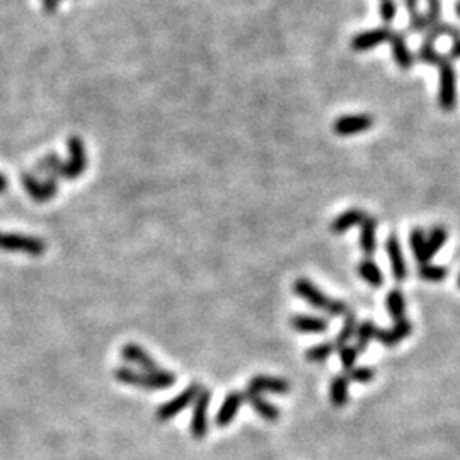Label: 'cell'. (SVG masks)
Masks as SVG:
<instances>
[{"mask_svg": "<svg viewBox=\"0 0 460 460\" xmlns=\"http://www.w3.org/2000/svg\"><path fill=\"white\" fill-rule=\"evenodd\" d=\"M114 378L121 384L144 390H164L176 384V375L162 369L154 370V372H137L128 366H119L114 370Z\"/></svg>", "mask_w": 460, "mask_h": 460, "instance_id": "6da1fadb", "label": "cell"}, {"mask_svg": "<svg viewBox=\"0 0 460 460\" xmlns=\"http://www.w3.org/2000/svg\"><path fill=\"white\" fill-rule=\"evenodd\" d=\"M293 292L297 293V297L304 299L305 302L311 304L317 311H324L331 317L346 316L348 312H350L348 304L326 297L312 281H309L307 278H299V280L293 283Z\"/></svg>", "mask_w": 460, "mask_h": 460, "instance_id": "7a4b0ae2", "label": "cell"}, {"mask_svg": "<svg viewBox=\"0 0 460 460\" xmlns=\"http://www.w3.org/2000/svg\"><path fill=\"white\" fill-rule=\"evenodd\" d=\"M438 104L443 111H454L457 106V72L447 58L438 65Z\"/></svg>", "mask_w": 460, "mask_h": 460, "instance_id": "3957f363", "label": "cell"}, {"mask_svg": "<svg viewBox=\"0 0 460 460\" xmlns=\"http://www.w3.org/2000/svg\"><path fill=\"white\" fill-rule=\"evenodd\" d=\"M68 147V162H64L60 168V172H58V179L64 177V179H77L84 174V171L87 169V150L84 147V142L80 137H73L68 138L67 142Z\"/></svg>", "mask_w": 460, "mask_h": 460, "instance_id": "277c9868", "label": "cell"}, {"mask_svg": "<svg viewBox=\"0 0 460 460\" xmlns=\"http://www.w3.org/2000/svg\"><path fill=\"white\" fill-rule=\"evenodd\" d=\"M46 249L48 246L40 237L0 232V251H13V253H24L28 256L40 258L46 253Z\"/></svg>", "mask_w": 460, "mask_h": 460, "instance_id": "5b68a950", "label": "cell"}, {"mask_svg": "<svg viewBox=\"0 0 460 460\" xmlns=\"http://www.w3.org/2000/svg\"><path fill=\"white\" fill-rule=\"evenodd\" d=\"M202 385L200 384H191L189 387H186L181 394H177L176 397H172L171 401L164 403L162 406H158L156 416L158 421H169L172 417H176L179 415L181 411L188 408L189 404L195 403V399L198 397V394L202 392Z\"/></svg>", "mask_w": 460, "mask_h": 460, "instance_id": "8992f818", "label": "cell"}, {"mask_svg": "<svg viewBox=\"0 0 460 460\" xmlns=\"http://www.w3.org/2000/svg\"><path fill=\"white\" fill-rule=\"evenodd\" d=\"M212 403V392L208 389H202L198 397L193 403V416L189 430L195 440H202L208 433V408Z\"/></svg>", "mask_w": 460, "mask_h": 460, "instance_id": "52a82bcc", "label": "cell"}, {"mask_svg": "<svg viewBox=\"0 0 460 460\" xmlns=\"http://www.w3.org/2000/svg\"><path fill=\"white\" fill-rule=\"evenodd\" d=\"M22 186H24L34 202L45 203L50 202L58 193V179H55V177H45L43 181H40L36 176L28 172L22 176Z\"/></svg>", "mask_w": 460, "mask_h": 460, "instance_id": "ba28073f", "label": "cell"}, {"mask_svg": "<svg viewBox=\"0 0 460 460\" xmlns=\"http://www.w3.org/2000/svg\"><path fill=\"white\" fill-rule=\"evenodd\" d=\"M392 33L394 31L390 29L389 26H380V28L362 31V33L355 34V36L351 38L350 46L353 52H370V50L377 48V46L389 41Z\"/></svg>", "mask_w": 460, "mask_h": 460, "instance_id": "9c48e42d", "label": "cell"}, {"mask_svg": "<svg viewBox=\"0 0 460 460\" xmlns=\"http://www.w3.org/2000/svg\"><path fill=\"white\" fill-rule=\"evenodd\" d=\"M375 119L370 114H346L339 116L332 125L336 135L339 137H351V135L365 133L373 126Z\"/></svg>", "mask_w": 460, "mask_h": 460, "instance_id": "30bf717a", "label": "cell"}, {"mask_svg": "<svg viewBox=\"0 0 460 460\" xmlns=\"http://www.w3.org/2000/svg\"><path fill=\"white\" fill-rule=\"evenodd\" d=\"M411 332L413 324L409 322L408 319H401L397 320V322H394V326L390 327V329H378L377 334H375V339L385 348H394L396 345H399L401 341H404Z\"/></svg>", "mask_w": 460, "mask_h": 460, "instance_id": "8fae6325", "label": "cell"}, {"mask_svg": "<svg viewBox=\"0 0 460 460\" xmlns=\"http://www.w3.org/2000/svg\"><path fill=\"white\" fill-rule=\"evenodd\" d=\"M385 251H387L390 265H392V274L397 281H404L408 278V266H406V259L403 254V247H401L397 235L390 234L385 241Z\"/></svg>", "mask_w": 460, "mask_h": 460, "instance_id": "7c38bea8", "label": "cell"}, {"mask_svg": "<svg viewBox=\"0 0 460 460\" xmlns=\"http://www.w3.org/2000/svg\"><path fill=\"white\" fill-rule=\"evenodd\" d=\"M244 403H246L244 394H242V392H230L229 396L223 399V403H222V406H220L218 413H216V416H215L216 426H220V428L229 426L232 421L235 420L239 409H241V406Z\"/></svg>", "mask_w": 460, "mask_h": 460, "instance_id": "4fadbf2b", "label": "cell"}, {"mask_svg": "<svg viewBox=\"0 0 460 460\" xmlns=\"http://www.w3.org/2000/svg\"><path fill=\"white\" fill-rule=\"evenodd\" d=\"M121 358L125 359L126 363L140 366V369L145 370V372H154V370H158L156 359L150 357L144 348L135 345V343H126V345H123Z\"/></svg>", "mask_w": 460, "mask_h": 460, "instance_id": "5bb4252c", "label": "cell"}, {"mask_svg": "<svg viewBox=\"0 0 460 460\" xmlns=\"http://www.w3.org/2000/svg\"><path fill=\"white\" fill-rule=\"evenodd\" d=\"M390 48H392V58L396 61V65L403 71H409L415 65V57H413L411 50H409L408 41H406L403 33H396L394 31L392 36L389 40Z\"/></svg>", "mask_w": 460, "mask_h": 460, "instance_id": "9a60e30c", "label": "cell"}, {"mask_svg": "<svg viewBox=\"0 0 460 460\" xmlns=\"http://www.w3.org/2000/svg\"><path fill=\"white\" fill-rule=\"evenodd\" d=\"M242 394H244V401L251 404V408H253L262 420L269 421V423H274V421L280 420V409L272 403H268V401L262 397V394L254 392V390H251L249 387Z\"/></svg>", "mask_w": 460, "mask_h": 460, "instance_id": "2e32d148", "label": "cell"}, {"mask_svg": "<svg viewBox=\"0 0 460 460\" xmlns=\"http://www.w3.org/2000/svg\"><path fill=\"white\" fill-rule=\"evenodd\" d=\"M251 390L259 394H288L290 392V384L283 378L278 377H268V375H256V377L251 378L249 385Z\"/></svg>", "mask_w": 460, "mask_h": 460, "instance_id": "e0dca14e", "label": "cell"}, {"mask_svg": "<svg viewBox=\"0 0 460 460\" xmlns=\"http://www.w3.org/2000/svg\"><path fill=\"white\" fill-rule=\"evenodd\" d=\"M377 218L375 216H365L359 223V247H362L365 256H373L377 249Z\"/></svg>", "mask_w": 460, "mask_h": 460, "instance_id": "ac0fdd59", "label": "cell"}, {"mask_svg": "<svg viewBox=\"0 0 460 460\" xmlns=\"http://www.w3.org/2000/svg\"><path fill=\"white\" fill-rule=\"evenodd\" d=\"M365 216H366V214L362 210V208H351V210L343 212L341 215L336 216L334 222L331 223L329 230L332 232V234L341 235L350 229H353V227H358L359 223L365 220Z\"/></svg>", "mask_w": 460, "mask_h": 460, "instance_id": "d6986e66", "label": "cell"}, {"mask_svg": "<svg viewBox=\"0 0 460 460\" xmlns=\"http://www.w3.org/2000/svg\"><path fill=\"white\" fill-rule=\"evenodd\" d=\"M290 324L295 331L299 332H309V334H320V332L327 331V320L324 317H316V316H293L290 319Z\"/></svg>", "mask_w": 460, "mask_h": 460, "instance_id": "ffe728a7", "label": "cell"}, {"mask_svg": "<svg viewBox=\"0 0 460 460\" xmlns=\"http://www.w3.org/2000/svg\"><path fill=\"white\" fill-rule=\"evenodd\" d=\"M331 404L334 408H345L350 399V380L346 375H336L329 385Z\"/></svg>", "mask_w": 460, "mask_h": 460, "instance_id": "44dd1931", "label": "cell"}, {"mask_svg": "<svg viewBox=\"0 0 460 460\" xmlns=\"http://www.w3.org/2000/svg\"><path fill=\"white\" fill-rule=\"evenodd\" d=\"M357 269H358L359 276L363 278V281L369 283L370 287H373V288L382 287V283H384V274H382L377 262L372 261V259L365 258L363 261H359Z\"/></svg>", "mask_w": 460, "mask_h": 460, "instance_id": "7402d4cb", "label": "cell"}, {"mask_svg": "<svg viewBox=\"0 0 460 460\" xmlns=\"http://www.w3.org/2000/svg\"><path fill=\"white\" fill-rule=\"evenodd\" d=\"M409 246H411L416 261L420 262V265H426V262H430L431 254L430 251H428V241L423 230L415 229L411 232V235H409Z\"/></svg>", "mask_w": 460, "mask_h": 460, "instance_id": "603a6c76", "label": "cell"}, {"mask_svg": "<svg viewBox=\"0 0 460 460\" xmlns=\"http://www.w3.org/2000/svg\"><path fill=\"white\" fill-rule=\"evenodd\" d=\"M385 305H387V311L390 317L394 320H401L406 319V299L403 290L399 288H392L385 297Z\"/></svg>", "mask_w": 460, "mask_h": 460, "instance_id": "cb8c5ba5", "label": "cell"}, {"mask_svg": "<svg viewBox=\"0 0 460 460\" xmlns=\"http://www.w3.org/2000/svg\"><path fill=\"white\" fill-rule=\"evenodd\" d=\"M377 331V326H375L372 320H363V322L358 324L357 332H355V348H357L358 353H363L366 350L370 341L375 339Z\"/></svg>", "mask_w": 460, "mask_h": 460, "instance_id": "d4e9b609", "label": "cell"}, {"mask_svg": "<svg viewBox=\"0 0 460 460\" xmlns=\"http://www.w3.org/2000/svg\"><path fill=\"white\" fill-rule=\"evenodd\" d=\"M417 58H420L421 64L435 65V67H438V65H442L448 57L442 55V53L436 52V50H435V41L430 40V38L424 36L423 43H421L420 50H417Z\"/></svg>", "mask_w": 460, "mask_h": 460, "instance_id": "484cf974", "label": "cell"}, {"mask_svg": "<svg viewBox=\"0 0 460 460\" xmlns=\"http://www.w3.org/2000/svg\"><path fill=\"white\" fill-rule=\"evenodd\" d=\"M404 6L409 14V29L416 33H426V17H424V13L420 10V0H404Z\"/></svg>", "mask_w": 460, "mask_h": 460, "instance_id": "4316f807", "label": "cell"}, {"mask_svg": "<svg viewBox=\"0 0 460 460\" xmlns=\"http://www.w3.org/2000/svg\"><path fill=\"white\" fill-rule=\"evenodd\" d=\"M343 317H345V320H343L341 329H339L338 336H336V339H334L336 348H341V346L348 345V343L351 341V338H355V332H357L358 322H357V317H355L353 312L350 311L346 316H343Z\"/></svg>", "mask_w": 460, "mask_h": 460, "instance_id": "83f0119b", "label": "cell"}, {"mask_svg": "<svg viewBox=\"0 0 460 460\" xmlns=\"http://www.w3.org/2000/svg\"><path fill=\"white\" fill-rule=\"evenodd\" d=\"M336 350H338V348H336L334 341L320 343V345L309 348V350L305 351V358H307V362L311 363H322L326 362Z\"/></svg>", "mask_w": 460, "mask_h": 460, "instance_id": "f1b7e54d", "label": "cell"}, {"mask_svg": "<svg viewBox=\"0 0 460 460\" xmlns=\"http://www.w3.org/2000/svg\"><path fill=\"white\" fill-rule=\"evenodd\" d=\"M417 274H420L421 280L430 281V283H442V281L447 278L448 272L447 268H443V266H436L431 265V262H426V265H420Z\"/></svg>", "mask_w": 460, "mask_h": 460, "instance_id": "f546056e", "label": "cell"}, {"mask_svg": "<svg viewBox=\"0 0 460 460\" xmlns=\"http://www.w3.org/2000/svg\"><path fill=\"white\" fill-rule=\"evenodd\" d=\"M426 241H428V251H430V254L433 258L440 249H442L443 246H445L447 230L443 229V227H435V229H431L430 234H428Z\"/></svg>", "mask_w": 460, "mask_h": 460, "instance_id": "4dcf8cb0", "label": "cell"}, {"mask_svg": "<svg viewBox=\"0 0 460 460\" xmlns=\"http://www.w3.org/2000/svg\"><path fill=\"white\" fill-rule=\"evenodd\" d=\"M338 355H339V362H341L343 370L350 372V370L355 369V363H357L358 355H359L357 351V348L345 345V346L338 348Z\"/></svg>", "mask_w": 460, "mask_h": 460, "instance_id": "1f68e13d", "label": "cell"}, {"mask_svg": "<svg viewBox=\"0 0 460 460\" xmlns=\"http://www.w3.org/2000/svg\"><path fill=\"white\" fill-rule=\"evenodd\" d=\"M426 3L428 9L424 13V17H426L428 29H431L433 26L442 22V0H426Z\"/></svg>", "mask_w": 460, "mask_h": 460, "instance_id": "d6a6232c", "label": "cell"}, {"mask_svg": "<svg viewBox=\"0 0 460 460\" xmlns=\"http://www.w3.org/2000/svg\"><path fill=\"white\" fill-rule=\"evenodd\" d=\"M346 377L348 380L358 382V384H369L375 378V370L370 366H358V369L350 370Z\"/></svg>", "mask_w": 460, "mask_h": 460, "instance_id": "836d02e7", "label": "cell"}, {"mask_svg": "<svg viewBox=\"0 0 460 460\" xmlns=\"http://www.w3.org/2000/svg\"><path fill=\"white\" fill-rule=\"evenodd\" d=\"M378 14H380L382 21L385 22V26H389L390 22L396 19L397 15V6L396 0H380V7H378Z\"/></svg>", "mask_w": 460, "mask_h": 460, "instance_id": "e575fe53", "label": "cell"}, {"mask_svg": "<svg viewBox=\"0 0 460 460\" xmlns=\"http://www.w3.org/2000/svg\"><path fill=\"white\" fill-rule=\"evenodd\" d=\"M43 2V9L46 14H55L60 6V0H41Z\"/></svg>", "mask_w": 460, "mask_h": 460, "instance_id": "d590c367", "label": "cell"}, {"mask_svg": "<svg viewBox=\"0 0 460 460\" xmlns=\"http://www.w3.org/2000/svg\"><path fill=\"white\" fill-rule=\"evenodd\" d=\"M448 58H454V60H459L460 58V40L452 41V48L450 52H448Z\"/></svg>", "mask_w": 460, "mask_h": 460, "instance_id": "8d00e7d4", "label": "cell"}, {"mask_svg": "<svg viewBox=\"0 0 460 460\" xmlns=\"http://www.w3.org/2000/svg\"><path fill=\"white\" fill-rule=\"evenodd\" d=\"M7 189V177L0 174V193H3Z\"/></svg>", "mask_w": 460, "mask_h": 460, "instance_id": "74e56055", "label": "cell"}, {"mask_svg": "<svg viewBox=\"0 0 460 460\" xmlns=\"http://www.w3.org/2000/svg\"><path fill=\"white\" fill-rule=\"evenodd\" d=\"M455 14H457V17L460 19V0L457 3H455Z\"/></svg>", "mask_w": 460, "mask_h": 460, "instance_id": "f35d334b", "label": "cell"}, {"mask_svg": "<svg viewBox=\"0 0 460 460\" xmlns=\"http://www.w3.org/2000/svg\"><path fill=\"white\" fill-rule=\"evenodd\" d=\"M459 287H460V276H459Z\"/></svg>", "mask_w": 460, "mask_h": 460, "instance_id": "ab89813d", "label": "cell"}, {"mask_svg": "<svg viewBox=\"0 0 460 460\" xmlns=\"http://www.w3.org/2000/svg\"><path fill=\"white\" fill-rule=\"evenodd\" d=\"M60 2H61V0H60Z\"/></svg>", "mask_w": 460, "mask_h": 460, "instance_id": "60d3db41", "label": "cell"}]
</instances>
